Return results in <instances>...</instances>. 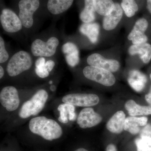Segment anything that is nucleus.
I'll list each match as a JSON object with an SVG mask.
<instances>
[{
	"instance_id": "f257e3e1",
	"label": "nucleus",
	"mask_w": 151,
	"mask_h": 151,
	"mask_svg": "<svg viewBox=\"0 0 151 151\" xmlns=\"http://www.w3.org/2000/svg\"><path fill=\"white\" fill-rule=\"evenodd\" d=\"M13 9L21 21L23 31L29 34L34 31L39 19L43 16L42 0H13Z\"/></svg>"
},
{
	"instance_id": "f03ea898",
	"label": "nucleus",
	"mask_w": 151,
	"mask_h": 151,
	"mask_svg": "<svg viewBox=\"0 0 151 151\" xmlns=\"http://www.w3.org/2000/svg\"><path fill=\"white\" fill-rule=\"evenodd\" d=\"M29 127L32 133L46 140L57 139L63 134V130L59 124L44 116L33 118L30 121Z\"/></svg>"
},
{
	"instance_id": "7ed1b4c3",
	"label": "nucleus",
	"mask_w": 151,
	"mask_h": 151,
	"mask_svg": "<svg viewBox=\"0 0 151 151\" xmlns=\"http://www.w3.org/2000/svg\"><path fill=\"white\" fill-rule=\"evenodd\" d=\"M60 43L59 35L55 33L36 37L31 44V52L36 57H53L59 49Z\"/></svg>"
},
{
	"instance_id": "20e7f679",
	"label": "nucleus",
	"mask_w": 151,
	"mask_h": 151,
	"mask_svg": "<svg viewBox=\"0 0 151 151\" xmlns=\"http://www.w3.org/2000/svg\"><path fill=\"white\" fill-rule=\"evenodd\" d=\"M33 60L31 54L25 50L15 52L11 57L6 67L8 74L10 77H15L32 67Z\"/></svg>"
},
{
	"instance_id": "39448f33",
	"label": "nucleus",
	"mask_w": 151,
	"mask_h": 151,
	"mask_svg": "<svg viewBox=\"0 0 151 151\" xmlns=\"http://www.w3.org/2000/svg\"><path fill=\"white\" fill-rule=\"evenodd\" d=\"M127 38L131 44L150 42L151 20L144 17L137 19L128 33Z\"/></svg>"
},
{
	"instance_id": "423d86ee",
	"label": "nucleus",
	"mask_w": 151,
	"mask_h": 151,
	"mask_svg": "<svg viewBox=\"0 0 151 151\" xmlns=\"http://www.w3.org/2000/svg\"><path fill=\"white\" fill-rule=\"evenodd\" d=\"M48 97L46 90L40 89L30 100L24 103L19 111V116L25 119L38 115L43 109Z\"/></svg>"
},
{
	"instance_id": "0eeeda50",
	"label": "nucleus",
	"mask_w": 151,
	"mask_h": 151,
	"mask_svg": "<svg viewBox=\"0 0 151 151\" xmlns=\"http://www.w3.org/2000/svg\"><path fill=\"white\" fill-rule=\"evenodd\" d=\"M0 22L4 31L15 35L23 31V26L18 15L13 9L3 7L0 14Z\"/></svg>"
},
{
	"instance_id": "6e6552de",
	"label": "nucleus",
	"mask_w": 151,
	"mask_h": 151,
	"mask_svg": "<svg viewBox=\"0 0 151 151\" xmlns=\"http://www.w3.org/2000/svg\"><path fill=\"white\" fill-rule=\"evenodd\" d=\"M82 72L87 79L105 86H113L116 82L113 73L100 68L88 65L84 68Z\"/></svg>"
},
{
	"instance_id": "1a4fd4ad",
	"label": "nucleus",
	"mask_w": 151,
	"mask_h": 151,
	"mask_svg": "<svg viewBox=\"0 0 151 151\" xmlns=\"http://www.w3.org/2000/svg\"><path fill=\"white\" fill-rule=\"evenodd\" d=\"M74 0H42L43 16L58 18L70 9Z\"/></svg>"
},
{
	"instance_id": "9d476101",
	"label": "nucleus",
	"mask_w": 151,
	"mask_h": 151,
	"mask_svg": "<svg viewBox=\"0 0 151 151\" xmlns=\"http://www.w3.org/2000/svg\"><path fill=\"white\" fill-rule=\"evenodd\" d=\"M99 52H94L86 58L87 64L90 66L103 68L112 73H115L120 69V61L115 58H108Z\"/></svg>"
},
{
	"instance_id": "9b49d317",
	"label": "nucleus",
	"mask_w": 151,
	"mask_h": 151,
	"mask_svg": "<svg viewBox=\"0 0 151 151\" xmlns=\"http://www.w3.org/2000/svg\"><path fill=\"white\" fill-rule=\"evenodd\" d=\"M62 101L64 103L79 107H91L97 105L99 97L94 94H71L64 96Z\"/></svg>"
},
{
	"instance_id": "f8f14e48",
	"label": "nucleus",
	"mask_w": 151,
	"mask_h": 151,
	"mask_svg": "<svg viewBox=\"0 0 151 151\" xmlns=\"http://www.w3.org/2000/svg\"><path fill=\"white\" fill-rule=\"evenodd\" d=\"M0 102L6 109L12 112L18 108L20 103L18 92L13 86H7L3 88L0 93Z\"/></svg>"
},
{
	"instance_id": "ddd939ff",
	"label": "nucleus",
	"mask_w": 151,
	"mask_h": 151,
	"mask_svg": "<svg viewBox=\"0 0 151 151\" xmlns=\"http://www.w3.org/2000/svg\"><path fill=\"white\" fill-rule=\"evenodd\" d=\"M124 11L121 4L115 3V8L108 15L103 17L102 20V29L109 32L115 30L120 25L124 16Z\"/></svg>"
},
{
	"instance_id": "4468645a",
	"label": "nucleus",
	"mask_w": 151,
	"mask_h": 151,
	"mask_svg": "<svg viewBox=\"0 0 151 151\" xmlns=\"http://www.w3.org/2000/svg\"><path fill=\"white\" fill-rule=\"evenodd\" d=\"M102 117L92 108H84L79 113L77 123L82 129L95 127L101 123Z\"/></svg>"
},
{
	"instance_id": "2eb2a0df",
	"label": "nucleus",
	"mask_w": 151,
	"mask_h": 151,
	"mask_svg": "<svg viewBox=\"0 0 151 151\" xmlns=\"http://www.w3.org/2000/svg\"><path fill=\"white\" fill-rule=\"evenodd\" d=\"M61 50L68 65L73 68L78 65L80 61L79 47L71 41H66L62 45Z\"/></svg>"
},
{
	"instance_id": "dca6fc26",
	"label": "nucleus",
	"mask_w": 151,
	"mask_h": 151,
	"mask_svg": "<svg viewBox=\"0 0 151 151\" xmlns=\"http://www.w3.org/2000/svg\"><path fill=\"white\" fill-rule=\"evenodd\" d=\"M127 51L130 56H137L143 64H148L151 61L150 42L140 44H131L128 47Z\"/></svg>"
},
{
	"instance_id": "f3484780",
	"label": "nucleus",
	"mask_w": 151,
	"mask_h": 151,
	"mask_svg": "<svg viewBox=\"0 0 151 151\" xmlns=\"http://www.w3.org/2000/svg\"><path fill=\"white\" fill-rule=\"evenodd\" d=\"M100 24L95 22L82 23L79 27V33L85 37L92 45L96 44L100 40Z\"/></svg>"
},
{
	"instance_id": "a211bd4d",
	"label": "nucleus",
	"mask_w": 151,
	"mask_h": 151,
	"mask_svg": "<svg viewBox=\"0 0 151 151\" xmlns=\"http://www.w3.org/2000/svg\"><path fill=\"white\" fill-rule=\"evenodd\" d=\"M128 82L130 86L137 92L142 91L147 82L145 74L140 70H132L129 72Z\"/></svg>"
},
{
	"instance_id": "6ab92c4d",
	"label": "nucleus",
	"mask_w": 151,
	"mask_h": 151,
	"mask_svg": "<svg viewBox=\"0 0 151 151\" xmlns=\"http://www.w3.org/2000/svg\"><path fill=\"white\" fill-rule=\"evenodd\" d=\"M148 119L146 117H137L130 116L125 120L124 130L132 134H137L140 132L141 127H145L147 124Z\"/></svg>"
},
{
	"instance_id": "aec40b11",
	"label": "nucleus",
	"mask_w": 151,
	"mask_h": 151,
	"mask_svg": "<svg viewBox=\"0 0 151 151\" xmlns=\"http://www.w3.org/2000/svg\"><path fill=\"white\" fill-rule=\"evenodd\" d=\"M126 114L123 111H118L109 120L106 128L108 131L114 134H120L124 130Z\"/></svg>"
},
{
	"instance_id": "412c9836",
	"label": "nucleus",
	"mask_w": 151,
	"mask_h": 151,
	"mask_svg": "<svg viewBox=\"0 0 151 151\" xmlns=\"http://www.w3.org/2000/svg\"><path fill=\"white\" fill-rule=\"evenodd\" d=\"M96 13L93 0H83V6L79 14V19L82 23L95 22Z\"/></svg>"
},
{
	"instance_id": "4be33fe9",
	"label": "nucleus",
	"mask_w": 151,
	"mask_h": 151,
	"mask_svg": "<svg viewBox=\"0 0 151 151\" xmlns=\"http://www.w3.org/2000/svg\"><path fill=\"white\" fill-rule=\"evenodd\" d=\"M58 110L60 112L58 120L60 123L67 124L68 120L74 122L76 119V114L74 105L67 103L61 104L58 106Z\"/></svg>"
},
{
	"instance_id": "5701e85b",
	"label": "nucleus",
	"mask_w": 151,
	"mask_h": 151,
	"mask_svg": "<svg viewBox=\"0 0 151 151\" xmlns=\"http://www.w3.org/2000/svg\"><path fill=\"white\" fill-rule=\"evenodd\" d=\"M125 108L128 111L130 116H147L151 115V105L141 106L136 103L134 100L127 101Z\"/></svg>"
},
{
	"instance_id": "b1692460",
	"label": "nucleus",
	"mask_w": 151,
	"mask_h": 151,
	"mask_svg": "<svg viewBox=\"0 0 151 151\" xmlns=\"http://www.w3.org/2000/svg\"><path fill=\"white\" fill-rule=\"evenodd\" d=\"M96 13L103 17L109 14L115 8L113 0H93Z\"/></svg>"
},
{
	"instance_id": "393cba45",
	"label": "nucleus",
	"mask_w": 151,
	"mask_h": 151,
	"mask_svg": "<svg viewBox=\"0 0 151 151\" xmlns=\"http://www.w3.org/2000/svg\"><path fill=\"white\" fill-rule=\"evenodd\" d=\"M121 6L125 15L129 18L134 16L139 9L135 0H122Z\"/></svg>"
},
{
	"instance_id": "a878e982",
	"label": "nucleus",
	"mask_w": 151,
	"mask_h": 151,
	"mask_svg": "<svg viewBox=\"0 0 151 151\" xmlns=\"http://www.w3.org/2000/svg\"><path fill=\"white\" fill-rule=\"evenodd\" d=\"M137 151H151V138L140 137L135 141Z\"/></svg>"
},
{
	"instance_id": "bb28decb",
	"label": "nucleus",
	"mask_w": 151,
	"mask_h": 151,
	"mask_svg": "<svg viewBox=\"0 0 151 151\" xmlns=\"http://www.w3.org/2000/svg\"><path fill=\"white\" fill-rule=\"evenodd\" d=\"M9 53L6 47L5 42L2 36H0V63L8 61L10 58Z\"/></svg>"
},
{
	"instance_id": "cd10ccee",
	"label": "nucleus",
	"mask_w": 151,
	"mask_h": 151,
	"mask_svg": "<svg viewBox=\"0 0 151 151\" xmlns=\"http://www.w3.org/2000/svg\"><path fill=\"white\" fill-rule=\"evenodd\" d=\"M35 72L39 77L42 78L48 77L50 74V72L47 70L45 66L41 68H35Z\"/></svg>"
},
{
	"instance_id": "c85d7f7f",
	"label": "nucleus",
	"mask_w": 151,
	"mask_h": 151,
	"mask_svg": "<svg viewBox=\"0 0 151 151\" xmlns=\"http://www.w3.org/2000/svg\"><path fill=\"white\" fill-rule=\"evenodd\" d=\"M140 137L151 138V125L147 124L140 132Z\"/></svg>"
},
{
	"instance_id": "c756f323",
	"label": "nucleus",
	"mask_w": 151,
	"mask_h": 151,
	"mask_svg": "<svg viewBox=\"0 0 151 151\" xmlns=\"http://www.w3.org/2000/svg\"><path fill=\"white\" fill-rule=\"evenodd\" d=\"M46 60L45 57H38L35 62V68H41L44 67L45 65Z\"/></svg>"
},
{
	"instance_id": "7c9ffc66",
	"label": "nucleus",
	"mask_w": 151,
	"mask_h": 151,
	"mask_svg": "<svg viewBox=\"0 0 151 151\" xmlns=\"http://www.w3.org/2000/svg\"><path fill=\"white\" fill-rule=\"evenodd\" d=\"M55 65V63L54 60L52 59H49L46 60L44 66L49 72H50L53 70Z\"/></svg>"
},
{
	"instance_id": "2f4dec72",
	"label": "nucleus",
	"mask_w": 151,
	"mask_h": 151,
	"mask_svg": "<svg viewBox=\"0 0 151 151\" xmlns=\"http://www.w3.org/2000/svg\"><path fill=\"white\" fill-rule=\"evenodd\" d=\"M106 151H117L116 146L113 144L108 145L106 148Z\"/></svg>"
},
{
	"instance_id": "473e14b6",
	"label": "nucleus",
	"mask_w": 151,
	"mask_h": 151,
	"mask_svg": "<svg viewBox=\"0 0 151 151\" xmlns=\"http://www.w3.org/2000/svg\"><path fill=\"white\" fill-rule=\"evenodd\" d=\"M147 9L149 14L151 15V0H147Z\"/></svg>"
},
{
	"instance_id": "72a5a7b5",
	"label": "nucleus",
	"mask_w": 151,
	"mask_h": 151,
	"mask_svg": "<svg viewBox=\"0 0 151 151\" xmlns=\"http://www.w3.org/2000/svg\"><path fill=\"white\" fill-rule=\"evenodd\" d=\"M145 100L147 102L149 103V105H151V93H149L146 94L145 96Z\"/></svg>"
},
{
	"instance_id": "f704fd0d",
	"label": "nucleus",
	"mask_w": 151,
	"mask_h": 151,
	"mask_svg": "<svg viewBox=\"0 0 151 151\" xmlns=\"http://www.w3.org/2000/svg\"><path fill=\"white\" fill-rule=\"evenodd\" d=\"M4 75V70L1 65H0V78L1 79Z\"/></svg>"
},
{
	"instance_id": "c9c22d12",
	"label": "nucleus",
	"mask_w": 151,
	"mask_h": 151,
	"mask_svg": "<svg viewBox=\"0 0 151 151\" xmlns=\"http://www.w3.org/2000/svg\"><path fill=\"white\" fill-rule=\"evenodd\" d=\"M75 151H88L87 150H86L85 149L83 148H78L77 150H76Z\"/></svg>"
},
{
	"instance_id": "e433bc0d",
	"label": "nucleus",
	"mask_w": 151,
	"mask_h": 151,
	"mask_svg": "<svg viewBox=\"0 0 151 151\" xmlns=\"http://www.w3.org/2000/svg\"><path fill=\"white\" fill-rule=\"evenodd\" d=\"M55 89H56V88H55V86L54 85H51V86H50V90H51L52 91V92H54L55 90Z\"/></svg>"
},
{
	"instance_id": "4c0bfd02",
	"label": "nucleus",
	"mask_w": 151,
	"mask_h": 151,
	"mask_svg": "<svg viewBox=\"0 0 151 151\" xmlns=\"http://www.w3.org/2000/svg\"><path fill=\"white\" fill-rule=\"evenodd\" d=\"M50 84H52V81H50L49 82Z\"/></svg>"
},
{
	"instance_id": "58836bf2",
	"label": "nucleus",
	"mask_w": 151,
	"mask_h": 151,
	"mask_svg": "<svg viewBox=\"0 0 151 151\" xmlns=\"http://www.w3.org/2000/svg\"><path fill=\"white\" fill-rule=\"evenodd\" d=\"M150 93H151V86H150Z\"/></svg>"
},
{
	"instance_id": "ea45409f",
	"label": "nucleus",
	"mask_w": 151,
	"mask_h": 151,
	"mask_svg": "<svg viewBox=\"0 0 151 151\" xmlns=\"http://www.w3.org/2000/svg\"><path fill=\"white\" fill-rule=\"evenodd\" d=\"M150 78L151 80V73H150Z\"/></svg>"
}]
</instances>
